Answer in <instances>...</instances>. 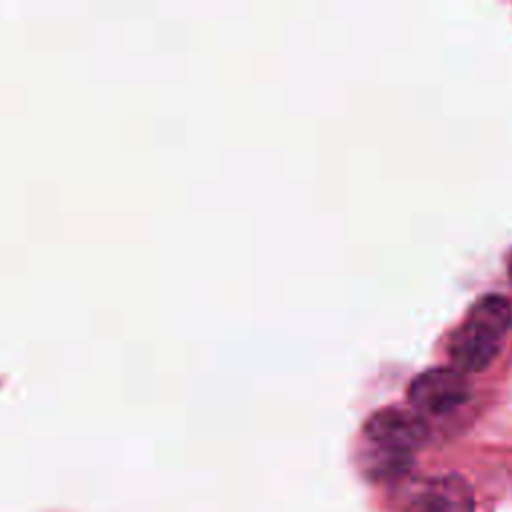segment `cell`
<instances>
[{
    "label": "cell",
    "instance_id": "obj_1",
    "mask_svg": "<svg viewBox=\"0 0 512 512\" xmlns=\"http://www.w3.org/2000/svg\"><path fill=\"white\" fill-rule=\"evenodd\" d=\"M512 324V310L506 298L486 294L478 298L466 320L448 340V356L454 370L480 372L498 356L502 338Z\"/></svg>",
    "mask_w": 512,
    "mask_h": 512
},
{
    "label": "cell",
    "instance_id": "obj_2",
    "mask_svg": "<svg viewBox=\"0 0 512 512\" xmlns=\"http://www.w3.org/2000/svg\"><path fill=\"white\" fill-rule=\"evenodd\" d=\"M364 436L384 458L382 470H400L408 456L420 448L428 436L424 420L404 408H382L370 416Z\"/></svg>",
    "mask_w": 512,
    "mask_h": 512
},
{
    "label": "cell",
    "instance_id": "obj_3",
    "mask_svg": "<svg viewBox=\"0 0 512 512\" xmlns=\"http://www.w3.org/2000/svg\"><path fill=\"white\" fill-rule=\"evenodd\" d=\"M408 398L418 412L442 416L468 402L470 384L466 374L454 368H430L410 382Z\"/></svg>",
    "mask_w": 512,
    "mask_h": 512
},
{
    "label": "cell",
    "instance_id": "obj_4",
    "mask_svg": "<svg viewBox=\"0 0 512 512\" xmlns=\"http://www.w3.org/2000/svg\"><path fill=\"white\" fill-rule=\"evenodd\" d=\"M468 486L454 478H434L422 482L406 502V512H472Z\"/></svg>",
    "mask_w": 512,
    "mask_h": 512
},
{
    "label": "cell",
    "instance_id": "obj_5",
    "mask_svg": "<svg viewBox=\"0 0 512 512\" xmlns=\"http://www.w3.org/2000/svg\"><path fill=\"white\" fill-rule=\"evenodd\" d=\"M508 272H510V276H512V254H510V260H508Z\"/></svg>",
    "mask_w": 512,
    "mask_h": 512
}]
</instances>
